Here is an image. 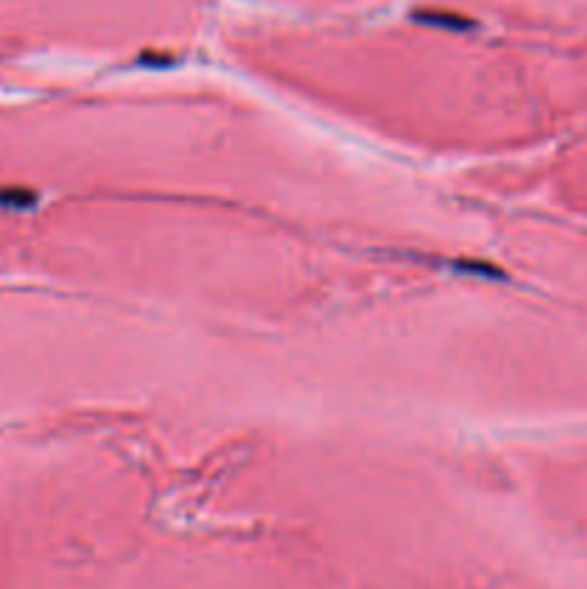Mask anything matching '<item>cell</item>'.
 Listing matches in <instances>:
<instances>
[{
  "label": "cell",
  "instance_id": "obj_1",
  "mask_svg": "<svg viewBox=\"0 0 587 589\" xmlns=\"http://www.w3.org/2000/svg\"><path fill=\"white\" fill-rule=\"evenodd\" d=\"M415 21L429 23V26H447V29H470L472 26V23L464 21L461 15H441V12H418Z\"/></svg>",
  "mask_w": 587,
  "mask_h": 589
},
{
  "label": "cell",
  "instance_id": "obj_2",
  "mask_svg": "<svg viewBox=\"0 0 587 589\" xmlns=\"http://www.w3.org/2000/svg\"><path fill=\"white\" fill-rule=\"evenodd\" d=\"M18 199H35L32 193H24V190H6V193H0V204H6V207H26L24 202H18Z\"/></svg>",
  "mask_w": 587,
  "mask_h": 589
}]
</instances>
